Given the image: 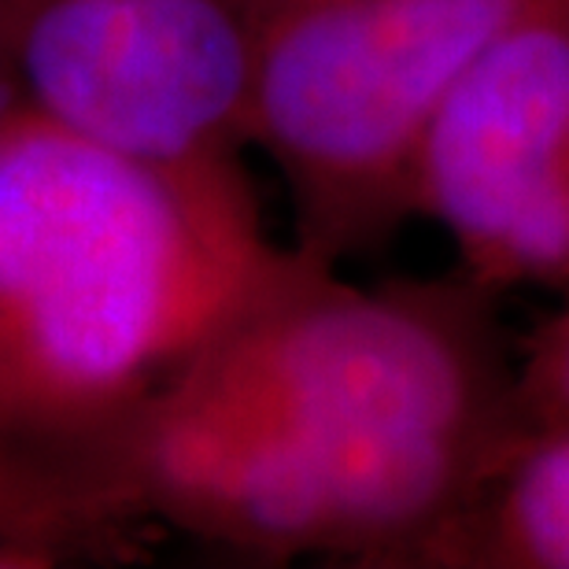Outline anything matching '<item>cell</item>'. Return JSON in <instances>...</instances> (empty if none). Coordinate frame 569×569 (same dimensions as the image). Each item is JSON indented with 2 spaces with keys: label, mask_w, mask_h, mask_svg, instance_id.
<instances>
[{
  "label": "cell",
  "mask_w": 569,
  "mask_h": 569,
  "mask_svg": "<svg viewBox=\"0 0 569 569\" xmlns=\"http://www.w3.org/2000/svg\"><path fill=\"white\" fill-rule=\"evenodd\" d=\"M529 392L543 426H569V303L540 329L529 359Z\"/></svg>",
  "instance_id": "9c48e42d"
},
{
  "label": "cell",
  "mask_w": 569,
  "mask_h": 569,
  "mask_svg": "<svg viewBox=\"0 0 569 569\" xmlns=\"http://www.w3.org/2000/svg\"><path fill=\"white\" fill-rule=\"evenodd\" d=\"M537 0H267L248 144L289 186L300 252L385 233L470 63Z\"/></svg>",
  "instance_id": "3957f363"
},
{
  "label": "cell",
  "mask_w": 569,
  "mask_h": 569,
  "mask_svg": "<svg viewBox=\"0 0 569 569\" xmlns=\"http://www.w3.org/2000/svg\"><path fill=\"white\" fill-rule=\"evenodd\" d=\"M170 389L337 432L518 437L470 303L429 289H356L300 248Z\"/></svg>",
  "instance_id": "277c9868"
},
{
  "label": "cell",
  "mask_w": 569,
  "mask_h": 569,
  "mask_svg": "<svg viewBox=\"0 0 569 569\" xmlns=\"http://www.w3.org/2000/svg\"><path fill=\"white\" fill-rule=\"evenodd\" d=\"M19 111H27V104H22V93H19L16 74H11V67H8V56L0 52V130H4Z\"/></svg>",
  "instance_id": "30bf717a"
},
{
  "label": "cell",
  "mask_w": 569,
  "mask_h": 569,
  "mask_svg": "<svg viewBox=\"0 0 569 569\" xmlns=\"http://www.w3.org/2000/svg\"><path fill=\"white\" fill-rule=\"evenodd\" d=\"M510 440L337 432L167 389L41 470L89 540L167 521L270 559L403 555L432 548Z\"/></svg>",
  "instance_id": "7a4b0ae2"
},
{
  "label": "cell",
  "mask_w": 569,
  "mask_h": 569,
  "mask_svg": "<svg viewBox=\"0 0 569 569\" xmlns=\"http://www.w3.org/2000/svg\"><path fill=\"white\" fill-rule=\"evenodd\" d=\"M267 0H0L22 104L119 152L241 163Z\"/></svg>",
  "instance_id": "5b68a950"
},
{
  "label": "cell",
  "mask_w": 569,
  "mask_h": 569,
  "mask_svg": "<svg viewBox=\"0 0 569 569\" xmlns=\"http://www.w3.org/2000/svg\"><path fill=\"white\" fill-rule=\"evenodd\" d=\"M86 548L56 485L22 455L0 448V559L8 566H52Z\"/></svg>",
  "instance_id": "ba28073f"
},
{
  "label": "cell",
  "mask_w": 569,
  "mask_h": 569,
  "mask_svg": "<svg viewBox=\"0 0 569 569\" xmlns=\"http://www.w3.org/2000/svg\"><path fill=\"white\" fill-rule=\"evenodd\" d=\"M284 259L241 163H156L19 111L0 130V448L41 466L127 422Z\"/></svg>",
  "instance_id": "6da1fadb"
},
{
  "label": "cell",
  "mask_w": 569,
  "mask_h": 569,
  "mask_svg": "<svg viewBox=\"0 0 569 569\" xmlns=\"http://www.w3.org/2000/svg\"><path fill=\"white\" fill-rule=\"evenodd\" d=\"M429 551L569 569V426L518 432Z\"/></svg>",
  "instance_id": "52a82bcc"
},
{
  "label": "cell",
  "mask_w": 569,
  "mask_h": 569,
  "mask_svg": "<svg viewBox=\"0 0 569 569\" xmlns=\"http://www.w3.org/2000/svg\"><path fill=\"white\" fill-rule=\"evenodd\" d=\"M411 208L473 289L569 284V0H537L470 63L418 152Z\"/></svg>",
  "instance_id": "8992f818"
}]
</instances>
